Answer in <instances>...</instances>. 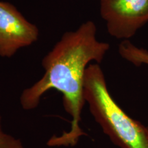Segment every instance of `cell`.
I'll list each match as a JSON object with an SVG mask.
<instances>
[{"instance_id": "obj_1", "label": "cell", "mask_w": 148, "mask_h": 148, "mask_svg": "<svg viewBox=\"0 0 148 148\" xmlns=\"http://www.w3.org/2000/svg\"><path fill=\"white\" fill-rule=\"evenodd\" d=\"M97 27L91 21L83 23L75 31L66 32L44 57L43 76L20 97L24 110H31L39 104L42 96L51 89L60 92L64 110L71 116L70 129L60 136L49 138V147H74L86 135L80 125L82 112L86 101L84 84L86 70L90 62L100 63L110 49L107 42L99 41Z\"/></svg>"}, {"instance_id": "obj_3", "label": "cell", "mask_w": 148, "mask_h": 148, "mask_svg": "<svg viewBox=\"0 0 148 148\" xmlns=\"http://www.w3.org/2000/svg\"><path fill=\"white\" fill-rule=\"evenodd\" d=\"M109 34L127 40L148 22V0H100Z\"/></svg>"}, {"instance_id": "obj_2", "label": "cell", "mask_w": 148, "mask_h": 148, "mask_svg": "<svg viewBox=\"0 0 148 148\" xmlns=\"http://www.w3.org/2000/svg\"><path fill=\"white\" fill-rule=\"evenodd\" d=\"M84 97L103 132L120 148H148L147 126L125 113L110 95L103 72L97 63L86 70Z\"/></svg>"}, {"instance_id": "obj_6", "label": "cell", "mask_w": 148, "mask_h": 148, "mask_svg": "<svg viewBox=\"0 0 148 148\" xmlns=\"http://www.w3.org/2000/svg\"><path fill=\"white\" fill-rule=\"evenodd\" d=\"M0 148H23L21 140L3 132L1 127V116H0Z\"/></svg>"}, {"instance_id": "obj_7", "label": "cell", "mask_w": 148, "mask_h": 148, "mask_svg": "<svg viewBox=\"0 0 148 148\" xmlns=\"http://www.w3.org/2000/svg\"><path fill=\"white\" fill-rule=\"evenodd\" d=\"M147 134H148V126H147Z\"/></svg>"}, {"instance_id": "obj_5", "label": "cell", "mask_w": 148, "mask_h": 148, "mask_svg": "<svg viewBox=\"0 0 148 148\" xmlns=\"http://www.w3.org/2000/svg\"><path fill=\"white\" fill-rule=\"evenodd\" d=\"M119 53L122 58L135 66H148V51L134 45L128 40H123L120 43Z\"/></svg>"}, {"instance_id": "obj_4", "label": "cell", "mask_w": 148, "mask_h": 148, "mask_svg": "<svg viewBox=\"0 0 148 148\" xmlns=\"http://www.w3.org/2000/svg\"><path fill=\"white\" fill-rule=\"evenodd\" d=\"M38 27L24 17L14 5L0 1V56L10 58L21 48L38 40Z\"/></svg>"}]
</instances>
